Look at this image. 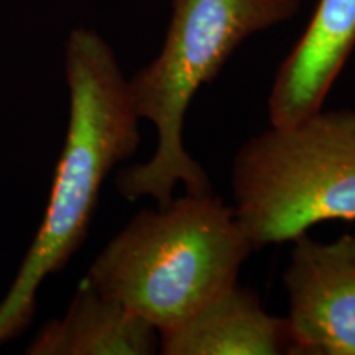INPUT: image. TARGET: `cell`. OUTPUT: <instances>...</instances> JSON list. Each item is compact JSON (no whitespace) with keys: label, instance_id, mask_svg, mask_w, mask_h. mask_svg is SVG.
Listing matches in <instances>:
<instances>
[{"label":"cell","instance_id":"cell-7","mask_svg":"<svg viewBox=\"0 0 355 355\" xmlns=\"http://www.w3.org/2000/svg\"><path fill=\"white\" fill-rule=\"evenodd\" d=\"M158 336L163 355L291 354L286 318L266 313L257 293L239 283Z\"/></svg>","mask_w":355,"mask_h":355},{"label":"cell","instance_id":"cell-6","mask_svg":"<svg viewBox=\"0 0 355 355\" xmlns=\"http://www.w3.org/2000/svg\"><path fill=\"white\" fill-rule=\"evenodd\" d=\"M354 46L355 0H319L273 81L270 125H293L321 110Z\"/></svg>","mask_w":355,"mask_h":355},{"label":"cell","instance_id":"cell-1","mask_svg":"<svg viewBox=\"0 0 355 355\" xmlns=\"http://www.w3.org/2000/svg\"><path fill=\"white\" fill-rule=\"evenodd\" d=\"M69 122L46 211L10 290L0 301V345L32 322L37 293L86 241L102 183L140 145V121L110 44L94 30L66 43Z\"/></svg>","mask_w":355,"mask_h":355},{"label":"cell","instance_id":"cell-3","mask_svg":"<svg viewBox=\"0 0 355 355\" xmlns=\"http://www.w3.org/2000/svg\"><path fill=\"white\" fill-rule=\"evenodd\" d=\"M300 7L301 0H173L162 51L128 79L133 107L153 123L158 140L148 162L119 171L115 186L127 201L153 198L166 206L178 184L191 194L212 193L183 144L191 101L248 37L293 19Z\"/></svg>","mask_w":355,"mask_h":355},{"label":"cell","instance_id":"cell-2","mask_svg":"<svg viewBox=\"0 0 355 355\" xmlns=\"http://www.w3.org/2000/svg\"><path fill=\"white\" fill-rule=\"evenodd\" d=\"M252 250L234 206L186 193L133 216L84 282L162 331L235 285Z\"/></svg>","mask_w":355,"mask_h":355},{"label":"cell","instance_id":"cell-4","mask_svg":"<svg viewBox=\"0 0 355 355\" xmlns=\"http://www.w3.org/2000/svg\"><path fill=\"white\" fill-rule=\"evenodd\" d=\"M234 211L252 247L355 220V110H318L250 137L232 163Z\"/></svg>","mask_w":355,"mask_h":355},{"label":"cell","instance_id":"cell-5","mask_svg":"<svg viewBox=\"0 0 355 355\" xmlns=\"http://www.w3.org/2000/svg\"><path fill=\"white\" fill-rule=\"evenodd\" d=\"M291 242L283 275L291 354L355 355V234Z\"/></svg>","mask_w":355,"mask_h":355},{"label":"cell","instance_id":"cell-8","mask_svg":"<svg viewBox=\"0 0 355 355\" xmlns=\"http://www.w3.org/2000/svg\"><path fill=\"white\" fill-rule=\"evenodd\" d=\"M157 327L81 282L63 318L50 321L26 349L28 355H153Z\"/></svg>","mask_w":355,"mask_h":355}]
</instances>
